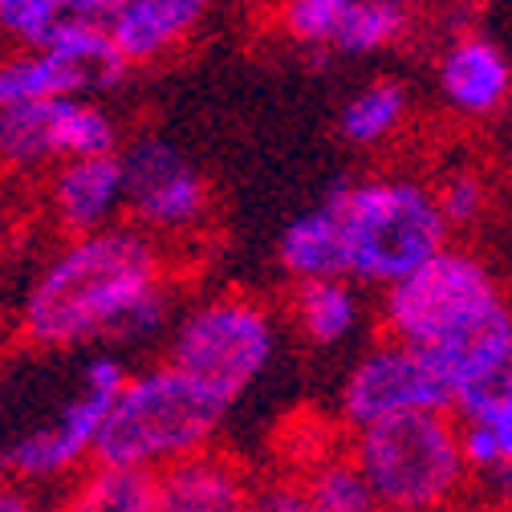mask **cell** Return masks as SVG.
<instances>
[{"mask_svg":"<svg viewBox=\"0 0 512 512\" xmlns=\"http://www.w3.org/2000/svg\"><path fill=\"white\" fill-rule=\"evenodd\" d=\"M171 285L163 244L139 224L66 236L33 273L17 305V338L29 350L122 342L135 309Z\"/></svg>","mask_w":512,"mask_h":512,"instance_id":"obj_1","label":"cell"},{"mask_svg":"<svg viewBox=\"0 0 512 512\" xmlns=\"http://www.w3.org/2000/svg\"><path fill=\"white\" fill-rule=\"evenodd\" d=\"M228 411L232 407L224 399H216L167 358L131 370L98 435L94 464L163 472L179 460L208 452Z\"/></svg>","mask_w":512,"mask_h":512,"instance_id":"obj_2","label":"cell"},{"mask_svg":"<svg viewBox=\"0 0 512 512\" xmlns=\"http://www.w3.org/2000/svg\"><path fill=\"white\" fill-rule=\"evenodd\" d=\"M326 204L346 236L350 281L362 289H391L431 261L452 236L435 187L407 175L338 179L326 191Z\"/></svg>","mask_w":512,"mask_h":512,"instance_id":"obj_3","label":"cell"},{"mask_svg":"<svg viewBox=\"0 0 512 512\" xmlns=\"http://www.w3.org/2000/svg\"><path fill=\"white\" fill-rule=\"evenodd\" d=\"M350 452L382 512H447L476 480L452 411H415L350 431Z\"/></svg>","mask_w":512,"mask_h":512,"instance_id":"obj_4","label":"cell"},{"mask_svg":"<svg viewBox=\"0 0 512 512\" xmlns=\"http://www.w3.org/2000/svg\"><path fill=\"white\" fill-rule=\"evenodd\" d=\"M508 309V297L472 248L443 244L415 273L382 289V334L419 350H443Z\"/></svg>","mask_w":512,"mask_h":512,"instance_id":"obj_5","label":"cell"},{"mask_svg":"<svg viewBox=\"0 0 512 512\" xmlns=\"http://www.w3.org/2000/svg\"><path fill=\"white\" fill-rule=\"evenodd\" d=\"M281 350L277 313L248 293H220L175 317L167 362L187 370L216 399L236 407Z\"/></svg>","mask_w":512,"mask_h":512,"instance_id":"obj_6","label":"cell"},{"mask_svg":"<svg viewBox=\"0 0 512 512\" xmlns=\"http://www.w3.org/2000/svg\"><path fill=\"white\" fill-rule=\"evenodd\" d=\"M126 378H131V370L114 354L90 358L82 366L78 391L57 407V415L45 427H33L21 439H13L9 452L0 456L9 468V480L25 488H45V484H61L86 472L94 464L98 435L110 419L118 391L126 387Z\"/></svg>","mask_w":512,"mask_h":512,"instance_id":"obj_7","label":"cell"},{"mask_svg":"<svg viewBox=\"0 0 512 512\" xmlns=\"http://www.w3.org/2000/svg\"><path fill=\"white\" fill-rule=\"evenodd\" d=\"M118 151V118L90 98L0 106V171L5 175H37L66 159H94Z\"/></svg>","mask_w":512,"mask_h":512,"instance_id":"obj_8","label":"cell"},{"mask_svg":"<svg viewBox=\"0 0 512 512\" xmlns=\"http://www.w3.org/2000/svg\"><path fill=\"white\" fill-rule=\"evenodd\" d=\"M126 163V216L155 240L191 236L208 224L212 187L171 139L147 131L122 147Z\"/></svg>","mask_w":512,"mask_h":512,"instance_id":"obj_9","label":"cell"},{"mask_svg":"<svg viewBox=\"0 0 512 512\" xmlns=\"http://www.w3.org/2000/svg\"><path fill=\"white\" fill-rule=\"evenodd\" d=\"M415 411H452V391L439 378L435 362L399 338H382L350 366L342 391H338V415L350 431H362L370 423L415 415Z\"/></svg>","mask_w":512,"mask_h":512,"instance_id":"obj_10","label":"cell"},{"mask_svg":"<svg viewBox=\"0 0 512 512\" xmlns=\"http://www.w3.org/2000/svg\"><path fill=\"white\" fill-rule=\"evenodd\" d=\"M45 212L61 236H86V232L114 228L126 212L122 151L57 163L45 183Z\"/></svg>","mask_w":512,"mask_h":512,"instance_id":"obj_11","label":"cell"},{"mask_svg":"<svg viewBox=\"0 0 512 512\" xmlns=\"http://www.w3.org/2000/svg\"><path fill=\"white\" fill-rule=\"evenodd\" d=\"M435 78L443 106L460 118H492L512 98V61L492 37L480 33H464L447 45Z\"/></svg>","mask_w":512,"mask_h":512,"instance_id":"obj_12","label":"cell"},{"mask_svg":"<svg viewBox=\"0 0 512 512\" xmlns=\"http://www.w3.org/2000/svg\"><path fill=\"white\" fill-rule=\"evenodd\" d=\"M216 9V0H118L114 45L131 70L155 66L196 37Z\"/></svg>","mask_w":512,"mask_h":512,"instance_id":"obj_13","label":"cell"},{"mask_svg":"<svg viewBox=\"0 0 512 512\" xmlns=\"http://www.w3.org/2000/svg\"><path fill=\"white\" fill-rule=\"evenodd\" d=\"M252 484L232 456L208 447L155 472V512H248Z\"/></svg>","mask_w":512,"mask_h":512,"instance_id":"obj_14","label":"cell"},{"mask_svg":"<svg viewBox=\"0 0 512 512\" xmlns=\"http://www.w3.org/2000/svg\"><path fill=\"white\" fill-rule=\"evenodd\" d=\"M277 265L293 285L326 281V277H350L346 236H342V224H338V216L326 200L285 224V232L277 240Z\"/></svg>","mask_w":512,"mask_h":512,"instance_id":"obj_15","label":"cell"},{"mask_svg":"<svg viewBox=\"0 0 512 512\" xmlns=\"http://www.w3.org/2000/svg\"><path fill=\"white\" fill-rule=\"evenodd\" d=\"M289 317L297 334L317 346V350H334L350 342L362 326V297L358 281L350 277H326V281H301L289 293Z\"/></svg>","mask_w":512,"mask_h":512,"instance_id":"obj_16","label":"cell"},{"mask_svg":"<svg viewBox=\"0 0 512 512\" xmlns=\"http://www.w3.org/2000/svg\"><path fill=\"white\" fill-rule=\"evenodd\" d=\"M90 94L82 70L53 49H13L0 57V106L49 102V98H82Z\"/></svg>","mask_w":512,"mask_h":512,"instance_id":"obj_17","label":"cell"},{"mask_svg":"<svg viewBox=\"0 0 512 512\" xmlns=\"http://www.w3.org/2000/svg\"><path fill=\"white\" fill-rule=\"evenodd\" d=\"M53 512H155V472L90 464L70 480Z\"/></svg>","mask_w":512,"mask_h":512,"instance_id":"obj_18","label":"cell"},{"mask_svg":"<svg viewBox=\"0 0 512 512\" xmlns=\"http://www.w3.org/2000/svg\"><path fill=\"white\" fill-rule=\"evenodd\" d=\"M407 110H411V94L403 82H370L362 86L338 114V131L350 147H382L391 143L403 122H407Z\"/></svg>","mask_w":512,"mask_h":512,"instance_id":"obj_19","label":"cell"},{"mask_svg":"<svg viewBox=\"0 0 512 512\" xmlns=\"http://www.w3.org/2000/svg\"><path fill=\"white\" fill-rule=\"evenodd\" d=\"M297 480L305 484L309 500L317 512H382L378 508V496L362 472V464L354 460V452H322L313 456Z\"/></svg>","mask_w":512,"mask_h":512,"instance_id":"obj_20","label":"cell"},{"mask_svg":"<svg viewBox=\"0 0 512 512\" xmlns=\"http://www.w3.org/2000/svg\"><path fill=\"white\" fill-rule=\"evenodd\" d=\"M460 439L472 476L496 496H512V399L496 403L480 419H460Z\"/></svg>","mask_w":512,"mask_h":512,"instance_id":"obj_21","label":"cell"},{"mask_svg":"<svg viewBox=\"0 0 512 512\" xmlns=\"http://www.w3.org/2000/svg\"><path fill=\"white\" fill-rule=\"evenodd\" d=\"M350 9H354V0H277L273 25L281 37H289L301 49L338 53Z\"/></svg>","mask_w":512,"mask_h":512,"instance_id":"obj_22","label":"cell"},{"mask_svg":"<svg viewBox=\"0 0 512 512\" xmlns=\"http://www.w3.org/2000/svg\"><path fill=\"white\" fill-rule=\"evenodd\" d=\"M411 29V13L399 9L395 0H354L350 21L342 29L338 53L342 57H366L378 49H391Z\"/></svg>","mask_w":512,"mask_h":512,"instance_id":"obj_23","label":"cell"},{"mask_svg":"<svg viewBox=\"0 0 512 512\" xmlns=\"http://www.w3.org/2000/svg\"><path fill=\"white\" fill-rule=\"evenodd\" d=\"M61 0H0V41L13 49H41L57 29Z\"/></svg>","mask_w":512,"mask_h":512,"instance_id":"obj_24","label":"cell"},{"mask_svg":"<svg viewBox=\"0 0 512 512\" xmlns=\"http://www.w3.org/2000/svg\"><path fill=\"white\" fill-rule=\"evenodd\" d=\"M435 200L443 208V220L452 224V228H472L484 220L488 212V183L476 175V171H452V175H443V183L435 187Z\"/></svg>","mask_w":512,"mask_h":512,"instance_id":"obj_25","label":"cell"},{"mask_svg":"<svg viewBox=\"0 0 512 512\" xmlns=\"http://www.w3.org/2000/svg\"><path fill=\"white\" fill-rule=\"evenodd\" d=\"M248 512H317L305 484L293 476H269L252 484V508Z\"/></svg>","mask_w":512,"mask_h":512,"instance_id":"obj_26","label":"cell"},{"mask_svg":"<svg viewBox=\"0 0 512 512\" xmlns=\"http://www.w3.org/2000/svg\"><path fill=\"white\" fill-rule=\"evenodd\" d=\"M0 512H41V504L33 500V492L25 484H0Z\"/></svg>","mask_w":512,"mask_h":512,"instance_id":"obj_27","label":"cell"},{"mask_svg":"<svg viewBox=\"0 0 512 512\" xmlns=\"http://www.w3.org/2000/svg\"><path fill=\"white\" fill-rule=\"evenodd\" d=\"M447 512H512V500L508 496H464L460 504H452Z\"/></svg>","mask_w":512,"mask_h":512,"instance_id":"obj_28","label":"cell"},{"mask_svg":"<svg viewBox=\"0 0 512 512\" xmlns=\"http://www.w3.org/2000/svg\"><path fill=\"white\" fill-rule=\"evenodd\" d=\"M9 232H13V224H9L5 212H0V252H5V244H9Z\"/></svg>","mask_w":512,"mask_h":512,"instance_id":"obj_29","label":"cell"},{"mask_svg":"<svg viewBox=\"0 0 512 512\" xmlns=\"http://www.w3.org/2000/svg\"><path fill=\"white\" fill-rule=\"evenodd\" d=\"M399 9H407V13H415V9H423V5H431V0H395Z\"/></svg>","mask_w":512,"mask_h":512,"instance_id":"obj_30","label":"cell"},{"mask_svg":"<svg viewBox=\"0 0 512 512\" xmlns=\"http://www.w3.org/2000/svg\"><path fill=\"white\" fill-rule=\"evenodd\" d=\"M0 484H9V468H5V460H0Z\"/></svg>","mask_w":512,"mask_h":512,"instance_id":"obj_31","label":"cell"},{"mask_svg":"<svg viewBox=\"0 0 512 512\" xmlns=\"http://www.w3.org/2000/svg\"><path fill=\"white\" fill-rule=\"evenodd\" d=\"M508 500H512V496H508Z\"/></svg>","mask_w":512,"mask_h":512,"instance_id":"obj_32","label":"cell"}]
</instances>
